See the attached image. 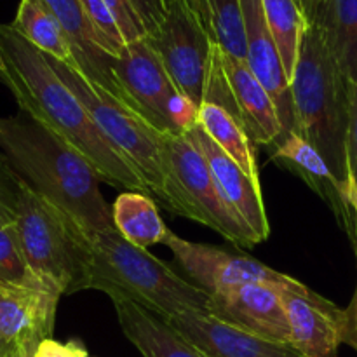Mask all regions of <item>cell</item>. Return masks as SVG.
<instances>
[{
    "instance_id": "obj_1",
    "label": "cell",
    "mask_w": 357,
    "mask_h": 357,
    "mask_svg": "<svg viewBox=\"0 0 357 357\" xmlns=\"http://www.w3.org/2000/svg\"><path fill=\"white\" fill-rule=\"evenodd\" d=\"M0 80L13 93L20 112L68 143L96 169L103 183L150 195L135 167L100 131L82 101L52 70L45 54L10 24L0 23Z\"/></svg>"
},
{
    "instance_id": "obj_2",
    "label": "cell",
    "mask_w": 357,
    "mask_h": 357,
    "mask_svg": "<svg viewBox=\"0 0 357 357\" xmlns=\"http://www.w3.org/2000/svg\"><path fill=\"white\" fill-rule=\"evenodd\" d=\"M0 152L21 180L72 216L89 237L115 229L100 190L103 181L89 160L24 112L0 117Z\"/></svg>"
},
{
    "instance_id": "obj_3",
    "label": "cell",
    "mask_w": 357,
    "mask_h": 357,
    "mask_svg": "<svg viewBox=\"0 0 357 357\" xmlns=\"http://www.w3.org/2000/svg\"><path fill=\"white\" fill-rule=\"evenodd\" d=\"M89 289L126 298L171 319L187 312L211 316V295L169 265L126 241L115 229L91 236Z\"/></svg>"
},
{
    "instance_id": "obj_4",
    "label": "cell",
    "mask_w": 357,
    "mask_h": 357,
    "mask_svg": "<svg viewBox=\"0 0 357 357\" xmlns=\"http://www.w3.org/2000/svg\"><path fill=\"white\" fill-rule=\"evenodd\" d=\"M291 96L296 132L323 155L345 199L349 185V82L316 24H307L302 37Z\"/></svg>"
},
{
    "instance_id": "obj_5",
    "label": "cell",
    "mask_w": 357,
    "mask_h": 357,
    "mask_svg": "<svg viewBox=\"0 0 357 357\" xmlns=\"http://www.w3.org/2000/svg\"><path fill=\"white\" fill-rule=\"evenodd\" d=\"M14 229L28 265L42 281L61 295L89 289V234L21 178Z\"/></svg>"
},
{
    "instance_id": "obj_6",
    "label": "cell",
    "mask_w": 357,
    "mask_h": 357,
    "mask_svg": "<svg viewBox=\"0 0 357 357\" xmlns=\"http://www.w3.org/2000/svg\"><path fill=\"white\" fill-rule=\"evenodd\" d=\"M45 58L51 63L52 70L61 77L63 82L82 101L108 142L135 167L150 194L167 208L166 169H164L166 135L157 131L124 101L87 80L75 68V65L58 61L47 54Z\"/></svg>"
},
{
    "instance_id": "obj_7",
    "label": "cell",
    "mask_w": 357,
    "mask_h": 357,
    "mask_svg": "<svg viewBox=\"0 0 357 357\" xmlns=\"http://www.w3.org/2000/svg\"><path fill=\"white\" fill-rule=\"evenodd\" d=\"M167 209L222 234L241 248H253L257 237L223 197L204 153L187 135H166L164 142Z\"/></svg>"
},
{
    "instance_id": "obj_8",
    "label": "cell",
    "mask_w": 357,
    "mask_h": 357,
    "mask_svg": "<svg viewBox=\"0 0 357 357\" xmlns=\"http://www.w3.org/2000/svg\"><path fill=\"white\" fill-rule=\"evenodd\" d=\"M124 100L164 135H185L199 124V107L176 87L149 38L126 44L112 61Z\"/></svg>"
},
{
    "instance_id": "obj_9",
    "label": "cell",
    "mask_w": 357,
    "mask_h": 357,
    "mask_svg": "<svg viewBox=\"0 0 357 357\" xmlns=\"http://www.w3.org/2000/svg\"><path fill=\"white\" fill-rule=\"evenodd\" d=\"M166 17L149 42L178 89L201 107L215 40L183 0H164Z\"/></svg>"
},
{
    "instance_id": "obj_10",
    "label": "cell",
    "mask_w": 357,
    "mask_h": 357,
    "mask_svg": "<svg viewBox=\"0 0 357 357\" xmlns=\"http://www.w3.org/2000/svg\"><path fill=\"white\" fill-rule=\"evenodd\" d=\"M164 244L169 248L176 264L194 281V284L209 295L241 284H271L295 293L310 291V288L296 279L281 274L255 258L230 253L209 244L190 243L171 230L167 232Z\"/></svg>"
},
{
    "instance_id": "obj_11",
    "label": "cell",
    "mask_w": 357,
    "mask_h": 357,
    "mask_svg": "<svg viewBox=\"0 0 357 357\" xmlns=\"http://www.w3.org/2000/svg\"><path fill=\"white\" fill-rule=\"evenodd\" d=\"M59 296L51 288L0 284V328L7 354L33 357L38 345L52 338Z\"/></svg>"
},
{
    "instance_id": "obj_12",
    "label": "cell",
    "mask_w": 357,
    "mask_h": 357,
    "mask_svg": "<svg viewBox=\"0 0 357 357\" xmlns=\"http://www.w3.org/2000/svg\"><path fill=\"white\" fill-rule=\"evenodd\" d=\"M282 291V288L271 284H241L220 289L211 293V316L267 340L291 344Z\"/></svg>"
},
{
    "instance_id": "obj_13",
    "label": "cell",
    "mask_w": 357,
    "mask_h": 357,
    "mask_svg": "<svg viewBox=\"0 0 357 357\" xmlns=\"http://www.w3.org/2000/svg\"><path fill=\"white\" fill-rule=\"evenodd\" d=\"M241 10H243L244 33H246V63L274 100L282 128L279 139H282L289 132L296 131L291 84L284 72L278 45L268 30L261 0H241Z\"/></svg>"
},
{
    "instance_id": "obj_14",
    "label": "cell",
    "mask_w": 357,
    "mask_h": 357,
    "mask_svg": "<svg viewBox=\"0 0 357 357\" xmlns=\"http://www.w3.org/2000/svg\"><path fill=\"white\" fill-rule=\"evenodd\" d=\"M167 321L204 357H303L291 344L267 340L209 314L187 312Z\"/></svg>"
},
{
    "instance_id": "obj_15",
    "label": "cell",
    "mask_w": 357,
    "mask_h": 357,
    "mask_svg": "<svg viewBox=\"0 0 357 357\" xmlns=\"http://www.w3.org/2000/svg\"><path fill=\"white\" fill-rule=\"evenodd\" d=\"M291 344L303 357H337L344 344V310L333 302L309 293L282 291Z\"/></svg>"
},
{
    "instance_id": "obj_16",
    "label": "cell",
    "mask_w": 357,
    "mask_h": 357,
    "mask_svg": "<svg viewBox=\"0 0 357 357\" xmlns=\"http://www.w3.org/2000/svg\"><path fill=\"white\" fill-rule=\"evenodd\" d=\"M185 135L197 145V149L204 153L209 167L213 171L216 183L222 190L223 197L229 202L230 208L237 213L244 225L253 232L258 243L267 241L271 234L267 213H265L261 185L255 183L218 145L211 139V136L201 128L194 126Z\"/></svg>"
},
{
    "instance_id": "obj_17",
    "label": "cell",
    "mask_w": 357,
    "mask_h": 357,
    "mask_svg": "<svg viewBox=\"0 0 357 357\" xmlns=\"http://www.w3.org/2000/svg\"><path fill=\"white\" fill-rule=\"evenodd\" d=\"M37 2L42 3L61 26L72 47L75 68L87 80L103 87L105 91L126 103L124 94L112 68L114 56L107 52L103 40L94 30L80 0H37Z\"/></svg>"
},
{
    "instance_id": "obj_18",
    "label": "cell",
    "mask_w": 357,
    "mask_h": 357,
    "mask_svg": "<svg viewBox=\"0 0 357 357\" xmlns=\"http://www.w3.org/2000/svg\"><path fill=\"white\" fill-rule=\"evenodd\" d=\"M223 72L239 108L241 121L251 142L275 143L282 135L278 108L268 91L261 86L246 61L230 56L220 47Z\"/></svg>"
},
{
    "instance_id": "obj_19",
    "label": "cell",
    "mask_w": 357,
    "mask_h": 357,
    "mask_svg": "<svg viewBox=\"0 0 357 357\" xmlns=\"http://www.w3.org/2000/svg\"><path fill=\"white\" fill-rule=\"evenodd\" d=\"M272 159L284 164L289 171L302 178L317 195H321L330 204L335 216L347 230L349 236L354 234L356 220L342 195L333 173L330 171L323 155L302 135L293 131L286 138L279 139L278 146L272 153Z\"/></svg>"
},
{
    "instance_id": "obj_20",
    "label": "cell",
    "mask_w": 357,
    "mask_h": 357,
    "mask_svg": "<svg viewBox=\"0 0 357 357\" xmlns=\"http://www.w3.org/2000/svg\"><path fill=\"white\" fill-rule=\"evenodd\" d=\"M124 337L143 357H204L169 321L126 298H110Z\"/></svg>"
},
{
    "instance_id": "obj_21",
    "label": "cell",
    "mask_w": 357,
    "mask_h": 357,
    "mask_svg": "<svg viewBox=\"0 0 357 357\" xmlns=\"http://www.w3.org/2000/svg\"><path fill=\"white\" fill-rule=\"evenodd\" d=\"M316 24L349 84H357V0H323Z\"/></svg>"
},
{
    "instance_id": "obj_22",
    "label": "cell",
    "mask_w": 357,
    "mask_h": 357,
    "mask_svg": "<svg viewBox=\"0 0 357 357\" xmlns=\"http://www.w3.org/2000/svg\"><path fill=\"white\" fill-rule=\"evenodd\" d=\"M112 220L115 230L126 241L143 250L153 244H164L169 232L157 211L155 202L142 192L126 190L119 194L112 204Z\"/></svg>"
},
{
    "instance_id": "obj_23",
    "label": "cell",
    "mask_w": 357,
    "mask_h": 357,
    "mask_svg": "<svg viewBox=\"0 0 357 357\" xmlns=\"http://www.w3.org/2000/svg\"><path fill=\"white\" fill-rule=\"evenodd\" d=\"M199 126L211 136L213 142L255 181L260 183L257 157L253 145L244 126L225 108L215 103H204L199 107Z\"/></svg>"
},
{
    "instance_id": "obj_24",
    "label": "cell",
    "mask_w": 357,
    "mask_h": 357,
    "mask_svg": "<svg viewBox=\"0 0 357 357\" xmlns=\"http://www.w3.org/2000/svg\"><path fill=\"white\" fill-rule=\"evenodd\" d=\"M10 26L44 54L58 61L75 65L72 47L61 26L37 0H21Z\"/></svg>"
},
{
    "instance_id": "obj_25",
    "label": "cell",
    "mask_w": 357,
    "mask_h": 357,
    "mask_svg": "<svg viewBox=\"0 0 357 357\" xmlns=\"http://www.w3.org/2000/svg\"><path fill=\"white\" fill-rule=\"evenodd\" d=\"M261 3H264L268 30L278 45L284 72L291 84L296 61H298L300 44L307 30L305 16L300 9L298 0H261Z\"/></svg>"
},
{
    "instance_id": "obj_26",
    "label": "cell",
    "mask_w": 357,
    "mask_h": 357,
    "mask_svg": "<svg viewBox=\"0 0 357 357\" xmlns=\"http://www.w3.org/2000/svg\"><path fill=\"white\" fill-rule=\"evenodd\" d=\"M215 44L230 56L246 61V33H244L241 0H208Z\"/></svg>"
},
{
    "instance_id": "obj_27",
    "label": "cell",
    "mask_w": 357,
    "mask_h": 357,
    "mask_svg": "<svg viewBox=\"0 0 357 357\" xmlns=\"http://www.w3.org/2000/svg\"><path fill=\"white\" fill-rule=\"evenodd\" d=\"M0 284L56 289L54 286L42 281L30 268L14 225L0 229Z\"/></svg>"
},
{
    "instance_id": "obj_28",
    "label": "cell",
    "mask_w": 357,
    "mask_h": 357,
    "mask_svg": "<svg viewBox=\"0 0 357 357\" xmlns=\"http://www.w3.org/2000/svg\"><path fill=\"white\" fill-rule=\"evenodd\" d=\"M80 3H82L89 21L93 23L94 30L103 40L107 52L115 58L126 47V40L122 37L121 28H119L114 14L110 13L103 0H80Z\"/></svg>"
},
{
    "instance_id": "obj_29",
    "label": "cell",
    "mask_w": 357,
    "mask_h": 357,
    "mask_svg": "<svg viewBox=\"0 0 357 357\" xmlns=\"http://www.w3.org/2000/svg\"><path fill=\"white\" fill-rule=\"evenodd\" d=\"M349 185L345 201L356 220L357 230V84H349V136H347ZM354 230V232H356Z\"/></svg>"
},
{
    "instance_id": "obj_30",
    "label": "cell",
    "mask_w": 357,
    "mask_h": 357,
    "mask_svg": "<svg viewBox=\"0 0 357 357\" xmlns=\"http://www.w3.org/2000/svg\"><path fill=\"white\" fill-rule=\"evenodd\" d=\"M20 194V176L13 171L6 157H0V229L14 225Z\"/></svg>"
},
{
    "instance_id": "obj_31",
    "label": "cell",
    "mask_w": 357,
    "mask_h": 357,
    "mask_svg": "<svg viewBox=\"0 0 357 357\" xmlns=\"http://www.w3.org/2000/svg\"><path fill=\"white\" fill-rule=\"evenodd\" d=\"M103 2L107 3L110 13L114 14L126 44H131V42L142 40V38L146 37V30L142 23V17L138 16L131 0H103Z\"/></svg>"
},
{
    "instance_id": "obj_32",
    "label": "cell",
    "mask_w": 357,
    "mask_h": 357,
    "mask_svg": "<svg viewBox=\"0 0 357 357\" xmlns=\"http://www.w3.org/2000/svg\"><path fill=\"white\" fill-rule=\"evenodd\" d=\"M136 13L142 17L146 30V37L155 33L166 17V2L164 0H131Z\"/></svg>"
},
{
    "instance_id": "obj_33",
    "label": "cell",
    "mask_w": 357,
    "mask_h": 357,
    "mask_svg": "<svg viewBox=\"0 0 357 357\" xmlns=\"http://www.w3.org/2000/svg\"><path fill=\"white\" fill-rule=\"evenodd\" d=\"M33 357H89L86 349L82 345L75 344V342H68V344H61L58 340H47L42 342L35 351Z\"/></svg>"
},
{
    "instance_id": "obj_34",
    "label": "cell",
    "mask_w": 357,
    "mask_h": 357,
    "mask_svg": "<svg viewBox=\"0 0 357 357\" xmlns=\"http://www.w3.org/2000/svg\"><path fill=\"white\" fill-rule=\"evenodd\" d=\"M344 344L357 351V286L351 305L344 310Z\"/></svg>"
},
{
    "instance_id": "obj_35",
    "label": "cell",
    "mask_w": 357,
    "mask_h": 357,
    "mask_svg": "<svg viewBox=\"0 0 357 357\" xmlns=\"http://www.w3.org/2000/svg\"><path fill=\"white\" fill-rule=\"evenodd\" d=\"M188 7L192 9V13L201 20V23L204 24V28L208 30V33L213 38V26H211V13H209L208 0H183ZM215 40V38H213Z\"/></svg>"
},
{
    "instance_id": "obj_36",
    "label": "cell",
    "mask_w": 357,
    "mask_h": 357,
    "mask_svg": "<svg viewBox=\"0 0 357 357\" xmlns=\"http://www.w3.org/2000/svg\"><path fill=\"white\" fill-rule=\"evenodd\" d=\"M321 2H323V0H298L300 9H302L303 16H305L307 24H312L314 21H316Z\"/></svg>"
},
{
    "instance_id": "obj_37",
    "label": "cell",
    "mask_w": 357,
    "mask_h": 357,
    "mask_svg": "<svg viewBox=\"0 0 357 357\" xmlns=\"http://www.w3.org/2000/svg\"><path fill=\"white\" fill-rule=\"evenodd\" d=\"M0 357H13V356L7 354L6 342H3V335H2V328H0Z\"/></svg>"
},
{
    "instance_id": "obj_38",
    "label": "cell",
    "mask_w": 357,
    "mask_h": 357,
    "mask_svg": "<svg viewBox=\"0 0 357 357\" xmlns=\"http://www.w3.org/2000/svg\"><path fill=\"white\" fill-rule=\"evenodd\" d=\"M351 239H352V244H354V248H356V257H357V230L354 234H352Z\"/></svg>"
},
{
    "instance_id": "obj_39",
    "label": "cell",
    "mask_w": 357,
    "mask_h": 357,
    "mask_svg": "<svg viewBox=\"0 0 357 357\" xmlns=\"http://www.w3.org/2000/svg\"><path fill=\"white\" fill-rule=\"evenodd\" d=\"M3 70V59H2V54H0V72Z\"/></svg>"
},
{
    "instance_id": "obj_40",
    "label": "cell",
    "mask_w": 357,
    "mask_h": 357,
    "mask_svg": "<svg viewBox=\"0 0 357 357\" xmlns=\"http://www.w3.org/2000/svg\"><path fill=\"white\" fill-rule=\"evenodd\" d=\"M17 357H31V356H26V354H20Z\"/></svg>"
},
{
    "instance_id": "obj_41",
    "label": "cell",
    "mask_w": 357,
    "mask_h": 357,
    "mask_svg": "<svg viewBox=\"0 0 357 357\" xmlns=\"http://www.w3.org/2000/svg\"><path fill=\"white\" fill-rule=\"evenodd\" d=\"M0 157H2V152H0Z\"/></svg>"
}]
</instances>
